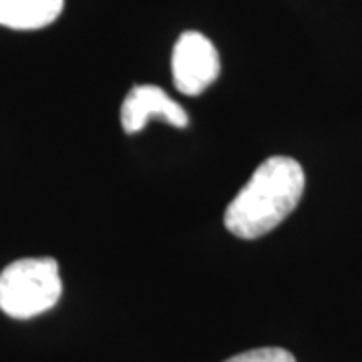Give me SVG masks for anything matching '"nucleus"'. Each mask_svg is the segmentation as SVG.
<instances>
[{
	"instance_id": "obj_1",
	"label": "nucleus",
	"mask_w": 362,
	"mask_h": 362,
	"mask_svg": "<svg viewBox=\"0 0 362 362\" xmlns=\"http://www.w3.org/2000/svg\"><path fill=\"white\" fill-rule=\"evenodd\" d=\"M304 187L306 175L296 159L268 157L226 209L228 232L242 240L270 233L296 209Z\"/></svg>"
},
{
	"instance_id": "obj_2",
	"label": "nucleus",
	"mask_w": 362,
	"mask_h": 362,
	"mask_svg": "<svg viewBox=\"0 0 362 362\" xmlns=\"http://www.w3.org/2000/svg\"><path fill=\"white\" fill-rule=\"evenodd\" d=\"M61 294V272L52 258L16 259L0 274V310L11 318L25 320L51 310Z\"/></svg>"
},
{
	"instance_id": "obj_3",
	"label": "nucleus",
	"mask_w": 362,
	"mask_h": 362,
	"mask_svg": "<svg viewBox=\"0 0 362 362\" xmlns=\"http://www.w3.org/2000/svg\"><path fill=\"white\" fill-rule=\"evenodd\" d=\"M220 54L202 33H183L173 49V83L183 95H199L220 75Z\"/></svg>"
},
{
	"instance_id": "obj_4",
	"label": "nucleus",
	"mask_w": 362,
	"mask_h": 362,
	"mask_svg": "<svg viewBox=\"0 0 362 362\" xmlns=\"http://www.w3.org/2000/svg\"><path fill=\"white\" fill-rule=\"evenodd\" d=\"M163 119L173 127H187L189 117L177 101L156 85H137L129 90L121 105V125L125 133H139L149 119Z\"/></svg>"
},
{
	"instance_id": "obj_5",
	"label": "nucleus",
	"mask_w": 362,
	"mask_h": 362,
	"mask_svg": "<svg viewBox=\"0 0 362 362\" xmlns=\"http://www.w3.org/2000/svg\"><path fill=\"white\" fill-rule=\"evenodd\" d=\"M65 0H0V25L14 30H37L54 23Z\"/></svg>"
},
{
	"instance_id": "obj_6",
	"label": "nucleus",
	"mask_w": 362,
	"mask_h": 362,
	"mask_svg": "<svg viewBox=\"0 0 362 362\" xmlns=\"http://www.w3.org/2000/svg\"><path fill=\"white\" fill-rule=\"evenodd\" d=\"M226 362H296V358L284 349H256L235 354Z\"/></svg>"
}]
</instances>
